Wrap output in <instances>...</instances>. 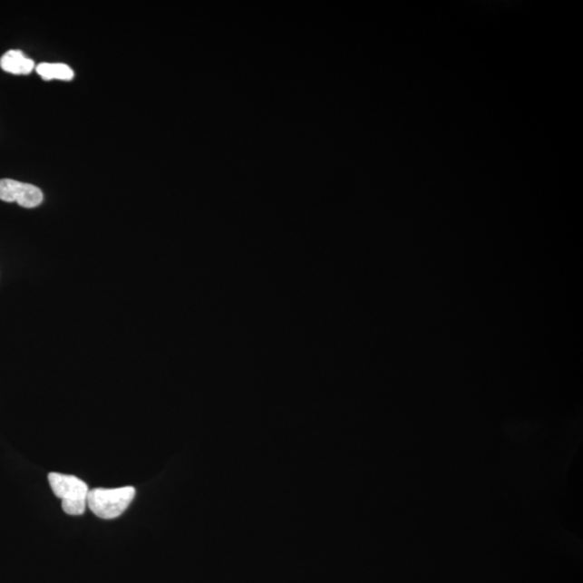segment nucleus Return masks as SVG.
<instances>
[{
  "label": "nucleus",
  "mask_w": 583,
  "mask_h": 583,
  "mask_svg": "<svg viewBox=\"0 0 583 583\" xmlns=\"http://www.w3.org/2000/svg\"><path fill=\"white\" fill-rule=\"evenodd\" d=\"M135 497L133 486L121 489H94L89 491L87 505L101 519L112 520L127 510Z\"/></svg>",
  "instance_id": "1"
},
{
  "label": "nucleus",
  "mask_w": 583,
  "mask_h": 583,
  "mask_svg": "<svg viewBox=\"0 0 583 583\" xmlns=\"http://www.w3.org/2000/svg\"><path fill=\"white\" fill-rule=\"evenodd\" d=\"M49 482L53 494L62 500V508L69 515H82L86 511L88 485L73 475L50 473Z\"/></svg>",
  "instance_id": "2"
},
{
  "label": "nucleus",
  "mask_w": 583,
  "mask_h": 583,
  "mask_svg": "<svg viewBox=\"0 0 583 583\" xmlns=\"http://www.w3.org/2000/svg\"><path fill=\"white\" fill-rule=\"evenodd\" d=\"M0 200L16 202L21 207L32 209L42 205L44 194L35 185L4 179L0 180Z\"/></svg>",
  "instance_id": "3"
},
{
  "label": "nucleus",
  "mask_w": 583,
  "mask_h": 583,
  "mask_svg": "<svg viewBox=\"0 0 583 583\" xmlns=\"http://www.w3.org/2000/svg\"><path fill=\"white\" fill-rule=\"evenodd\" d=\"M0 67L5 72L15 73V75H27L30 73L35 63L22 53L20 50H10L0 59Z\"/></svg>",
  "instance_id": "4"
},
{
  "label": "nucleus",
  "mask_w": 583,
  "mask_h": 583,
  "mask_svg": "<svg viewBox=\"0 0 583 583\" xmlns=\"http://www.w3.org/2000/svg\"><path fill=\"white\" fill-rule=\"evenodd\" d=\"M36 71L44 81L70 82L73 78V72L69 65L63 63H41L37 65Z\"/></svg>",
  "instance_id": "5"
}]
</instances>
